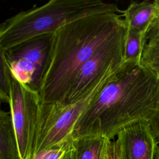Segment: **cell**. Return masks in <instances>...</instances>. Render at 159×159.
<instances>
[{
    "instance_id": "1",
    "label": "cell",
    "mask_w": 159,
    "mask_h": 159,
    "mask_svg": "<svg viewBox=\"0 0 159 159\" xmlns=\"http://www.w3.org/2000/svg\"><path fill=\"white\" fill-rule=\"evenodd\" d=\"M158 104L159 75L140 62H125L80 119L73 137L102 135L114 140L126 127L149 120Z\"/></svg>"
},
{
    "instance_id": "2",
    "label": "cell",
    "mask_w": 159,
    "mask_h": 159,
    "mask_svg": "<svg viewBox=\"0 0 159 159\" xmlns=\"http://www.w3.org/2000/svg\"><path fill=\"white\" fill-rule=\"evenodd\" d=\"M127 29L122 16L114 13L84 17L58 29L39 92L41 101L61 103L83 64Z\"/></svg>"
},
{
    "instance_id": "3",
    "label": "cell",
    "mask_w": 159,
    "mask_h": 159,
    "mask_svg": "<svg viewBox=\"0 0 159 159\" xmlns=\"http://www.w3.org/2000/svg\"><path fill=\"white\" fill-rule=\"evenodd\" d=\"M114 3L101 0H52L22 11L3 21L0 27V49L6 50L30 39L54 34L79 19L102 13L122 15Z\"/></svg>"
},
{
    "instance_id": "4",
    "label": "cell",
    "mask_w": 159,
    "mask_h": 159,
    "mask_svg": "<svg viewBox=\"0 0 159 159\" xmlns=\"http://www.w3.org/2000/svg\"><path fill=\"white\" fill-rule=\"evenodd\" d=\"M116 71L105 78L91 93L77 102H41L32 156L73 139L77 123Z\"/></svg>"
},
{
    "instance_id": "5",
    "label": "cell",
    "mask_w": 159,
    "mask_h": 159,
    "mask_svg": "<svg viewBox=\"0 0 159 159\" xmlns=\"http://www.w3.org/2000/svg\"><path fill=\"white\" fill-rule=\"evenodd\" d=\"M53 40V34H45L2 50L12 76L39 94L51 58Z\"/></svg>"
},
{
    "instance_id": "6",
    "label": "cell",
    "mask_w": 159,
    "mask_h": 159,
    "mask_svg": "<svg viewBox=\"0 0 159 159\" xmlns=\"http://www.w3.org/2000/svg\"><path fill=\"white\" fill-rule=\"evenodd\" d=\"M127 29L101 48L83 64L73 79L61 103L81 100L107 76L120 69L125 63L124 50Z\"/></svg>"
},
{
    "instance_id": "7",
    "label": "cell",
    "mask_w": 159,
    "mask_h": 159,
    "mask_svg": "<svg viewBox=\"0 0 159 159\" xmlns=\"http://www.w3.org/2000/svg\"><path fill=\"white\" fill-rule=\"evenodd\" d=\"M38 93L26 87L12 75L9 105L21 159H31L40 112Z\"/></svg>"
},
{
    "instance_id": "8",
    "label": "cell",
    "mask_w": 159,
    "mask_h": 159,
    "mask_svg": "<svg viewBox=\"0 0 159 159\" xmlns=\"http://www.w3.org/2000/svg\"><path fill=\"white\" fill-rule=\"evenodd\" d=\"M122 159H155L158 145L148 120H143L122 129L116 136Z\"/></svg>"
},
{
    "instance_id": "9",
    "label": "cell",
    "mask_w": 159,
    "mask_h": 159,
    "mask_svg": "<svg viewBox=\"0 0 159 159\" xmlns=\"http://www.w3.org/2000/svg\"><path fill=\"white\" fill-rule=\"evenodd\" d=\"M111 141L102 135L75 137L71 141L73 159H106Z\"/></svg>"
},
{
    "instance_id": "10",
    "label": "cell",
    "mask_w": 159,
    "mask_h": 159,
    "mask_svg": "<svg viewBox=\"0 0 159 159\" xmlns=\"http://www.w3.org/2000/svg\"><path fill=\"white\" fill-rule=\"evenodd\" d=\"M155 1H132L123 10L122 18L128 29L145 33L156 12Z\"/></svg>"
},
{
    "instance_id": "11",
    "label": "cell",
    "mask_w": 159,
    "mask_h": 159,
    "mask_svg": "<svg viewBox=\"0 0 159 159\" xmlns=\"http://www.w3.org/2000/svg\"><path fill=\"white\" fill-rule=\"evenodd\" d=\"M155 17L145 35V44L140 63L159 75V4L157 0Z\"/></svg>"
},
{
    "instance_id": "12",
    "label": "cell",
    "mask_w": 159,
    "mask_h": 159,
    "mask_svg": "<svg viewBox=\"0 0 159 159\" xmlns=\"http://www.w3.org/2000/svg\"><path fill=\"white\" fill-rule=\"evenodd\" d=\"M0 159H21L10 112L0 111Z\"/></svg>"
},
{
    "instance_id": "13",
    "label": "cell",
    "mask_w": 159,
    "mask_h": 159,
    "mask_svg": "<svg viewBox=\"0 0 159 159\" xmlns=\"http://www.w3.org/2000/svg\"><path fill=\"white\" fill-rule=\"evenodd\" d=\"M145 33L127 28L124 50L125 62H140L145 44Z\"/></svg>"
},
{
    "instance_id": "14",
    "label": "cell",
    "mask_w": 159,
    "mask_h": 159,
    "mask_svg": "<svg viewBox=\"0 0 159 159\" xmlns=\"http://www.w3.org/2000/svg\"><path fill=\"white\" fill-rule=\"evenodd\" d=\"M12 73L2 50H0V98L1 101L9 103Z\"/></svg>"
},
{
    "instance_id": "15",
    "label": "cell",
    "mask_w": 159,
    "mask_h": 159,
    "mask_svg": "<svg viewBox=\"0 0 159 159\" xmlns=\"http://www.w3.org/2000/svg\"><path fill=\"white\" fill-rule=\"evenodd\" d=\"M71 141L72 139L53 147L40 151L34 155L32 159H63L71 148Z\"/></svg>"
},
{
    "instance_id": "16",
    "label": "cell",
    "mask_w": 159,
    "mask_h": 159,
    "mask_svg": "<svg viewBox=\"0 0 159 159\" xmlns=\"http://www.w3.org/2000/svg\"><path fill=\"white\" fill-rule=\"evenodd\" d=\"M157 144H159V104L152 118L148 120Z\"/></svg>"
},
{
    "instance_id": "17",
    "label": "cell",
    "mask_w": 159,
    "mask_h": 159,
    "mask_svg": "<svg viewBox=\"0 0 159 159\" xmlns=\"http://www.w3.org/2000/svg\"><path fill=\"white\" fill-rule=\"evenodd\" d=\"M106 159H122L120 150L116 140H111Z\"/></svg>"
},
{
    "instance_id": "18",
    "label": "cell",
    "mask_w": 159,
    "mask_h": 159,
    "mask_svg": "<svg viewBox=\"0 0 159 159\" xmlns=\"http://www.w3.org/2000/svg\"><path fill=\"white\" fill-rule=\"evenodd\" d=\"M63 159H73V156H72V151H71V148L70 150L68 152V153L66 155V156L64 157Z\"/></svg>"
},
{
    "instance_id": "19",
    "label": "cell",
    "mask_w": 159,
    "mask_h": 159,
    "mask_svg": "<svg viewBox=\"0 0 159 159\" xmlns=\"http://www.w3.org/2000/svg\"><path fill=\"white\" fill-rule=\"evenodd\" d=\"M155 159H159V146H158V147H157L155 157Z\"/></svg>"
},
{
    "instance_id": "20",
    "label": "cell",
    "mask_w": 159,
    "mask_h": 159,
    "mask_svg": "<svg viewBox=\"0 0 159 159\" xmlns=\"http://www.w3.org/2000/svg\"><path fill=\"white\" fill-rule=\"evenodd\" d=\"M157 2H158V4H159V0H157Z\"/></svg>"
}]
</instances>
